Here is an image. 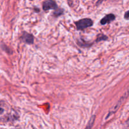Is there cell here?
Returning a JSON list of instances; mask_svg holds the SVG:
<instances>
[{
    "label": "cell",
    "instance_id": "1",
    "mask_svg": "<svg viewBox=\"0 0 129 129\" xmlns=\"http://www.w3.org/2000/svg\"><path fill=\"white\" fill-rule=\"evenodd\" d=\"M93 21L89 18H84L81 19L78 21H76L75 24L76 25L77 30H82L86 28L91 26L93 25Z\"/></svg>",
    "mask_w": 129,
    "mask_h": 129
},
{
    "label": "cell",
    "instance_id": "2",
    "mask_svg": "<svg viewBox=\"0 0 129 129\" xmlns=\"http://www.w3.org/2000/svg\"><path fill=\"white\" fill-rule=\"evenodd\" d=\"M43 10L44 11H48L49 10H56L57 9V5L55 1L49 0L43 3Z\"/></svg>",
    "mask_w": 129,
    "mask_h": 129
},
{
    "label": "cell",
    "instance_id": "3",
    "mask_svg": "<svg viewBox=\"0 0 129 129\" xmlns=\"http://www.w3.org/2000/svg\"><path fill=\"white\" fill-rule=\"evenodd\" d=\"M23 42L28 44H33L34 42V37L32 34L27 32H23L21 37Z\"/></svg>",
    "mask_w": 129,
    "mask_h": 129
},
{
    "label": "cell",
    "instance_id": "4",
    "mask_svg": "<svg viewBox=\"0 0 129 129\" xmlns=\"http://www.w3.org/2000/svg\"><path fill=\"white\" fill-rule=\"evenodd\" d=\"M115 19V16L113 14H108L101 20L100 23L102 25H105V24L112 22Z\"/></svg>",
    "mask_w": 129,
    "mask_h": 129
},
{
    "label": "cell",
    "instance_id": "5",
    "mask_svg": "<svg viewBox=\"0 0 129 129\" xmlns=\"http://www.w3.org/2000/svg\"><path fill=\"white\" fill-rule=\"evenodd\" d=\"M96 116L93 115L91 117L90 120H89V122H88V125H87L86 127V129H91L92 127H93V124H94V122L95 121Z\"/></svg>",
    "mask_w": 129,
    "mask_h": 129
},
{
    "label": "cell",
    "instance_id": "6",
    "mask_svg": "<svg viewBox=\"0 0 129 129\" xmlns=\"http://www.w3.org/2000/svg\"><path fill=\"white\" fill-rule=\"evenodd\" d=\"M108 39V37H107L106 35H99L97 37L96 39V42H99V41H102V40H105Z\"/></svg>",
    "mask_w": 129,
    "mask_h": 129
},
{
    "label": "cell",
    "instance_id": "7",
    "mask_svg": "<svg viewBox=\"0 0 129 129\" xmlns=\"http://www.w3.org/2000/svg\"><path fill=\"white\" fill-rule=\"evenodd\" d=\"M63 11L62 10H55V12H54V15H55V16H59V15H60L62 13Z\"/></svg>",
    "mask_w": 129,
    "mask_h": 129
},
{
    "label": "cell",
    "instance_id": "8",
    "mask_svg": "<svg viewBox=\"0 0 129 129\" xmlns=\"http://www.w3.org/2000/svg\"><path fill=\"white\" fill-rule=\"evenodd\" d=\"M124 18L126 20H129V10H128L127 12H125L124 15Z\"/></svg>",
    "mask_w": 129,
    "mask_h": 129
},
{
    "label": "cell",
    "instance_id": "9",
    "mask_svg": "<svg viewBox=\"0 0 129 129\" xmlns=\"http://www.w3.org/2000/svg\"><path fill=\"white\" fill-rule=\"evenodd\" d=\"M3 112H4V110L2 108H0V115L2 114V113H3Z\"/></svg>",
    "mask_w": 129,
    "mask_h": 129
},
{
    "label": "cell",
    "instance_id": "10",
    "mask_svg": "<svg viewBox=\"0 0 129 129\" xmlns=\"http://www.w3.org/2000/svg\"><path fill=\"white\" fill-rule=\"evenodd\" d=\"M126 123H127V124L128 125H129V118H128V120H127Z\"/></svg>",
    "mask_w": 129,
    "mask_h": 129
}]
</instances>
